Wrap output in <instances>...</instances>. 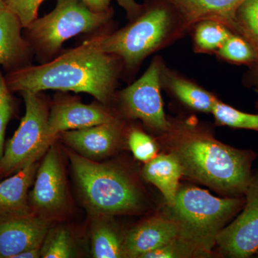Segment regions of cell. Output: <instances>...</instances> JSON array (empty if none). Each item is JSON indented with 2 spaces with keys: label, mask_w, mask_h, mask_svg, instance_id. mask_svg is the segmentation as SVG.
I'll use <instances>...</instances> for the list:
<instances>
[{
  "label": "cell",
  "mask_w": 258,
  "mask_h": 258,
  "mask_svg": "<svg viewBox=\"0 0 258 258\" xmlns=\"http://www.w3.org/2000/svg\"><path fill=\"white\" fill-rule=\"evenodd\" d=\"M122 63L118 57L97 50L85 41L54 60L8 73L13 92L40 93L47 90L91 95L102 103L114 94Z\"/></svg>",
  "instance_id": "cell-1"
},
{
  "label": "cell",
  "mask_w": 258,
  "mask_h": 258,
  "mask_svg": "<svg viewBox=\"0 0 258 258\" xmlns=\"http://www.w3.org/2000/svg\"><path fill=\"white\" fill-rule=\"evenodd\" d=\"M183 175L232 197L244 195L254 154L219 142L190 121L171 123L165 134Z\"/></svg>",
  "instance_id": "cell-2"
},
{
  "label": "cell",
  "mask_w": 258,
  "mask_h": 258,
  "mask_svg": "<svg viewBox=\"0 0 258 258\" xmlns=\"http://www.w3.org/2000/svg\"><path fill=\"white\" fill-rule=\"evenodd\" d=\"M123 28L86 40L97 50L118 57L133 71L148 56L184 35L175 12L164 0H150Z\"/></svg>",
  "instance_id": "cell-3"
},
{
  "label": "cell",
  "mask_w": 258,
  "mask_h": 258,
  "mask_svg": "<svg viewBox=\"0 0 258 258\" xmlns=\"http://www.w3.org/2000/svg\"><path fill=\"white\" fill-rule=\"evenodd\" d=\"M244 199L218 198L208 191L190 186L178 189L167 205L166 216L177 226L179 236L208 255L227 222L243 208Z\"/></svg>",
  "instance_id": "cell-4"
},
{
  "label": "cell",
  "mask_w": 258,
  "mask_h": 258,
  "mask_svg": "<svg viewBox=\"0 0 258 258\" xmlns=\"http://www.w3.org/2000/svg\"><path fill=\"white\" fill-rule=\"evenodd\" d=\"M70 159L85 203L91 212L114 215L139 208L140 193L123 171L76 153L70 154Z\"/></svg>",
  "instance_id": "cell-5"
},
{
  "label": "cell",
  "mask_w": 258,
  "mask_h": 258,
  "mask_svg": "<svg viewBox=\"0 0 258 258\" xmlns=\"http://www.w3.org/2000/svg\"><path fill=\"white\" fill-rule=\"evenodd\" d=\"M112 15L111 9L95 11L83 0H57L52 12L37 18L24 28L25 37L37 55L49 58L69 39L102 30L109 23Z\"/></svg>",
  "instance_id": "cell-6"
},
{
  "label": "cell",
  "mask_w": 258,
  "mask_h": 258,
  "mask_svg": "<svg viewBox=\"0 0 258 258\" xmlns=\"http://www.w3.org/2000/svg\"><path fill=\"white\" fill-rule=\"evenodd\" d=\"M25 113L18 130L5 147L0 160L1 177L11 176L31 163L36 162L54 139L49 133V113L45 101L39 93L22 92Z\"/></svg>",
  "instance_id": "cell-7"
},
{
  "label": "cell",
  "mask_w": 258,
  "mask_h": 258,
  "mask_svg": "<svg viewBox=\"0 0 258 258\" xmlns=\"http://www.w3.org/2000/svg\"><path fill=\"white\" fill-rule=\"evenodd\" d=\"M162 59L152 60L146 72L137 81L120 91L119 99L129 117L142 120L149 128L165 134L171 122L166 118L161 95Z\"/></svg>",
  "instance_id": "cell-8"
},
{
  "label": "cell",
  "mask_w": 258,
  "mask_h": 258,
  "mask_svg": "<svg viewBox=\"0 0 258 258\" xmlns=\"http://www.w3.org/2000/svg\"><path fill=\"white\" fill-rule=\"evenodd\" d=\"M244 195L240 215L217 236L216 244L227 257H249L258 250V171L251 176Z\"/></svg>",
  "instance_id": "cell-9"
},
{
  "label": "cell",
  "mask_w": 258,
  "mask_h": 258,
  "mask_svg": "<svg viewBox=\"0 0 258 258\" xmlns=\"http://www.w3.org/2000/svg\"><path fill=\"white\" fill-rule=\"evenodd\" d=\"M66 200L60 155L57 148L52 144L37 170L33 189L29 194V203L32 211L52 214L60 211Z\"/></svg>",
  "instance_id": "cell-10"
},
{
  "label": "cell",
  "mask_w": 258,
  "mask_h": 258,
  "mask_svg": "<svg viewBox=\"0 0 258 258\" xmlns=\"http://www.w3.org/2000/svg\"><path fill=\"white\" fill-rule=\"evenodd\" d=\"M48 225L45 219L33 214L0 218V258H15L26 249L41 247Z\"/></svg>",
  "instance_id": "cell-11"
},
{
  "label": "cell",
  "mask_w": 258,
  "mask_h": 258,
  "mask_svg": "<svg viewBox=\"0 0 258 258\" xmlns=\"http://www.w3.org/2000/svg\"><path fill=\"white\" fill-rule=\"evenodd\" d=\"M175 12L185 33L196 24L212 20L236 34L235 16L245 0H164Z\"/></svg>",
  "instance_id": "cell-12"
},
{
  "label": "cell",
  "mask_w": 258,
  "mask_h": 258,
  "mask_svg": "<svg viewBox=\"0 0 258 258\" xmlns=\"http://www.w3.org/2000/svg\"><path fill=\"white\" fill-rule=\"evenodd\" d=\"M116 119L104 107L74 99L56 103L49 115V133L54 140L62 132L109 123Z\"/></svg>",
  "instance_id": "cell-13"
},
{
  "label": "cell",
  "mask_w": 258,
  "mask_h": 258,
  "mask_svg": "<svg viewBox=\"0 0 258 258\" xmlns=\"http://www.w3.org/2000/svg\"><path fill=\"white\" fill-rule=\"evenodd\" d=\"M64 142L83 157L98 159L113 152L120 137V127L116 119L109 123L88 128L62 132Z\"/></svg>",
  "instance_id": "cell-14"
},
{
  "label": "cell",
  "mask_w": 258,
  "mask_h": 258,
  "mask_svg": "<svg viewBox=\"0 0 258 258\" xmlns=\"http://www.w3.org/2000/svg\"><path fill=\"white\" fill-rule=\"evenodd\" d=\"M179 236L177 226L167 217H153L128 232L123 240L125 257L142 258Z\"/></svg>",
  "instance_id": "cell-15"
},
{
  "label": "cell",
  "mask_w": 258,
  "mask_h": 258,
  "mask_svg": "<svg viewBox=\"0 0 258 258\" xmlns=\"http://www.w3.org/2000/svg\"><path fill=\"white\" fill-rule=\"evenodd\" d=\"M23 29L13 13L6 8L0 10V66L8 73L30 64L32 49Z\"/></svg>",
  "instance_id": "cell-16"
},
{
  "label": "cell",
  "mask_w": 258,
  "mask_h": 258,
  "mask_svg": "<svg viewBox=\"0 0 258 258\" xmlns=\"http://www.w3.org/2000/svg\"><path fill=\"white\" fill-rule=\"evenodd\" d=\"M36 162L31 163L0 182V218L32 215L28 189L36 174Z\"/></svg>",
  "instance_id": "cell-17"
},
{
  "label": "cell",
  "mask_w": 258,
  "mask_h": 258,
  "mask_svg": "<svg viewBox=\"0 0 258 258\" xmlns=\"http://www.w3.org/2000/svg\"><path fill=\"white\" fill-rule=\"evenodd\" d=\"M182 175L179 161L171 153L156 156L147 162L143 169L144 179L160 190L167 205L174 202L179 188V179Z\"/></svg>",
  "instance_id": "cell-18"
},
{
  "label": "cell",
  "mask_w": 258,
  "mask_h": 258,
  "mask_svg": "<svg viewBox=\"0 0 258 258\" xmlns=\"http://www.w3.org/2000/svg\"><path fill=\"white\" fill-rule=\"evenodd\" d=\"M161 85L186 106L196 111L211 113L217 98L206 90L163 66Z\"/></svg>",
  "instance_id": "cell-19"
},
{
  "label": "cell",
  "mask_w": 258,
  "mask_h": 258,
  "mask_svg": "<svg viewBox=\"0 0 258 258\" xmlns=\"http://www.w3.org/2000/svg\"><path fill=\"white\" fill-rule=\"evenodd\" d=\"M192 29L195 50L203 53L216 52L233 33L225 25L212 20L200 22Z\"/></svg>",
  "instance_id": "cell-20"
},
{
  "label": "cell",
  "mask_w": 258,
  "mask_h": 258,
  "mask_svg": "<svg viewBox=\"0 0 258 258\" xmlns=\"http://www.w3.org/2000/svg\"><path fill=\"white\" fill-rule=\"evenodd\" d=\"M92 252L96 258L125 257L123 240L108 224L97 223L92 231Z\"/></svg>",
  "instance_id": "cell-21"
},
{
  "label": "cell",
  "mask_w": 258,
  "mask_h": 258,
  "mask_svg": "<svg viewBox=\"0 0 258 258\" xmlns=\"http://www.w3.org/2000/svg\"><path fill=\"white\" fill-rule=\"evenodd\" d=\"M44 0H7L6 9L19 19L23 28L37 18L38 10ZM83 3L95 11H106L111 9V0H83Z\"/></svg>",
  "instance_id": "cell-22"
},
{
  "label": "cell",
  "mask_w": 258,
  "mask_h": 258,
  "mask_svg": "<svg viewBox=\"0 0 258 258\" xmlns=\"http://www.w3.org/2000/svg\"><path fill=\"white\" fill-rule=\"evenodd\" d=\"M235 24L236 34L250 44L258 59V0H245L240 5Z\"/></svg>",
  "instance_id": "cell-23"
},
{
  "label": "cell",
  "mask_w": 258,
  "mask_h": 258,
  "mask_svg": "<svg viewBox=\"0 0 258 258\" xmlns=\"http://www.w3.org/2000/svg\"><path fill=\"white\" fill-rule=\"evenodd\" d=\"M215 53L232 63L252 66L258 62L257 56L250 44L235 33H232Z\"/></svg>",
  "instance_id": "cell-24"
},
{
  "label": "cell",
  "mask_w": 258,
  "mask_h": 258,
  "mask_svg": "<svg viewBox=\"0 0 258 258\" xmlns=\"http://www.w3.org/2000/svg\"><path fill=\"white\" fill-rule=\"evenodd\" d=\"M211 113L217 123L236 128L258 131V114L244 113L216 99Z\"/></svg>",
  "instance_id": "cell-25"
},
{
  "label": "cell",
  "mask_w": 258,
  "mask_h": 258,
  "mask_svg": "<svg viewBox=\"0 0 258 258\" xmlns=\"http://www.w3.org/2000/svg\"><path fill=\"white\" fill-rule=\"evenodd\" d=\"M73 254V243L71 233L60 227L47 234L41 247L43 258H68Z\"/></svg>",
  "instance_id": "cell-26"
},
{
  "label": "cell",
  "mask_w": 258,
  "mask_h": 258,
  "mask_svg": "<svg viewBox=\"0 0 258 258\" xmlns=\"http://www.w3.org/2000/svg\"><path fill=\"white\" fill-rule=\"evenodd\" d=\"M11 92L6 78L0 71V160L4 154L7 127L14 113V100Z\"/></svg>",
  "instance_id": "cell-27"
},
{
  "label": "cell",
  "mask_w": 258,
  "mask_h": 258,
  "mask_svg": "<svg viewBox=\"0 0 258 258\" xmlns=\"http://www.w3.org/2000/svg\"><path fill=\"white\" fill-rule=\"evenodd\" d=\"M196 255L205 254L195 248L189 242L178 236L174 240L160 248L144 254L142 258L191 257Z\"/></svg>",
  "instance_id": "cell-28"
},
{
  "label": "cell",
  "mask_w": 258,
  "mask_h": 258,
  "mask_svg": "<svg viewBox=\"0 0 258 258\" xmlns=\"http://www.w3.org/2000/svg\"><path fill=\"white\" fill-rule=\"evenodd\" d=\"M128 145L138 160L147 163L157 156V144L149 135L138 129H134L129 134Z\"/></svg>",
  "instance_id": "cell-29"
},
{
  "label": "cell",
  "mask_w": 258,
  "mask_h": 258,
  "mask_svg": "<svg viewBox=\"0 0 258 258\" xmlns=\"http://www.w3.org/2000/svg\"><path fill=\"white\" fill-rule=\"evenodd\" d=\"M115 1L125 10L129 20L135 18L142 9V5L137 3L136 0H115Z\"/></svg>",
  "instance_id": "cell-30"
},
{
  "label": "cell",
  "mask_w": 258,
  "mask_h": 258,
  "mask_svg": "<svg viewBox=\"0 0 258 258\" xmlns=\"http://www.w3.org/2000/svg\"><path fill=\"white\" fill-rule=\"evenodd\" d=\"M41 247H36L26 249L20 254H17L15 258H37L41 256Z\"/></svg>",
  "instance_id": "cell-31"
},
{
  "label": "cell",
  "mask_w": 258,
  "mask_h": 258,
  "mask_svg": "<svg viewBox=\"0 0 258 258\" xmlns=\"http://www.w3.org/2000/svg\"><path fill=\"white\" fill-rule=\"evenodd\" d=\"M250 81L253 85L254 91L257 93L258 94V62L257 63L251 66L250 74Z\"/></svg>",
  "instance_id": "cell-32"
},
{
  "label": "cell",
  "mask_w": 258,
  "mask_h": 258,
  "mask_svg": "<svg viewBox=\"0 0 258 258\" xmlns=\"http://www.w3.org/2000/svg\"><path fill=\"white\" fill-rule=\"evenodd\" d=\"M7 0H0V10L6 8Z\"/></svg>",
  "instance_id": "cell-33"
},
{
  "label": "cell",
  "mask_w": 258,
  "mask_h": 258,
  "mask_svg": "<svg viewBox=\"0 0 258 258\" xmlns=\"http://www.w3.org/2000/svg\"><path fill=\"white\" fill-rule=\"evenodd\" d=\"M0 177H1V176H0Z\"/></svg>",
  "instance_id": "cell-34"
}]
</instances>
